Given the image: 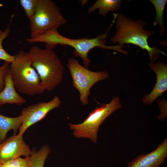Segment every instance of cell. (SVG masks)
I'll list each match as a JSON object with an SVG mask.
<instances>
[{
  "label": "cell",
  "instance_id": "cell-1",
  "mask_svg": "<svg viewBox=\"0 0 167 167\" xmlns=\"http://www.w3.org/2000/svg\"><path fill=\"white\" fill-rule=\"evenodd\" d=\"M113 19L115 20L116 31L111 38V41L122 48L125 44L136 45L148 53L151 63L157 59L160 53L165 55L156 46L150 47L148 41L149 37L154 34V31L144 29L146 22L142 19L135 20L122 13L113 14Z\"/></svg>",
  "mask_w": 167,
  "mask_h": 167
},
{
  "label": "cell",
  "instance_id": "cell-2",
  "mask_svg": "<svg viewBox=\"0 0 167 167\" xmlns=\"http://www.w3.org/2000/svg\"><path fill=\"white\" fill-rule=\"evenodd\" d=\"M112 24L104 33L100 34L92 38H69L60 34L57 29H54L38 36L27 38L26 41L30 43H45L46 44V48L51 49L58 45L70 46L75 49L74 54L75 56L80 57L84 64V66L88 69L91 62L90 59L88 57V54L90 50L95 47L112 50V46L105 45L108 37V32Z\"/></svg>",
  "mask_w": 167,
  "mask_h": 167
},
{
  "label": "cell",
  "instance_id": "cell-3",
  "mask_svg": "<svg viewBox=\"0 0 167 167\" xmlns=\"http://www.w3.org/2000/svg\"><path fill=\"white\" fill-rule=\"evenodd\" d=\"M28 53L42 87L45 91H53L62 82L64 73V66L58 55L52 49L36 45L31 47Z\"/></svg>",
  "mask_w": 167,
  "mask_h": 167
},
{
  "label": "cell",
  "instance_id": "cell-4",
  "mask_svg": "<svg viewBox=\"0 0 167 167\" xmlns=\"http://www.w3.org/2000/svg\"><path fill=\"white\" fill-rule=\"evenodd\" d=\"M14 57L9 71L15 89L29 96L43 93L45 90L38 74L32 66L28 52L20 50Z\"/></svg>",
  "mask_w": 167,
  "mask_h": 167
},
{
  "label": "cell",
  "instance_id": "cell-5",
  "mask_svg": "<svg viewBox=\"0 0 167 167\" xmlns=\"http://www.w3.org/2000/svg\"><path fill=\"white\" fill-rule=\"evenodd\" d=\"M29 20L31 38L57 29L67 23L59 7L51 0H38L36 12Z\"/></svg>",
  "mask_w": 167,
  "mask_h": 167
},
{
  "label": "cell",
  "instance_id": "cell-6",
  "mask_svg": "<svg viewBox=\"0 0 167 167\" xmlns=\"http://www.w3.org/2000/svg\"><path fill=\"white\" fill-rule=\"evenodd\" d=\"M122 105L118 97L114 96L108 104L95 108L81 123H69L70 129L73 131L75 137L86 138L95 143L100 125L113 112L121 108Z\"/></svg>",
  "mask_w": 167,
  "mask_h": 167
},
{
  "label": "cell",
  "instance_id": "cell-7",
  "mask_svg": "<svg viewBox=\"0 0 167 167\" xmlns=\"http://www.w3.org/2000/svg\"><path fill=\"white\" fill-rule=\"evenodd\" d=\"M67 67L72 79L73 86L79 92L80 100L84 105L88 103V97L92 86L97 82L109 77L107 71H91L73 58L68 60Z\"/></svg>",
  "mask_w": 167,
  "mask_h": 167
},
{
  "label": "cell",
  "instance_id": "cell-8",
  "mask_svg": "<svg viewBox=\"0 0 167 167\" xmlns=\"http://www.w3.org/2000/svg\"><path fill=\"white\" fill-rule=\"evenodd\" d=\"M61 104L60 99L56 96L48 102H41L23 108L20 114L22 123L18 134L23 135L28 128L44 118L50 111L59 107Z\"/></svg>",
  "mask_w": 167,
  "mask_h": 167
},
{
  "label": "cell",
  "instance_id": "cell-9",
  "mask_svg": "<svg viewBox=\"0 0 167 167\" xmlns=\"http://www.w3.org/2000/svg\"><path fill=\"white\" fill-rule=\"evenodd\" d=\"M23 135L13 134L0 144V163L22 156H31L32 150L25 142Z\"/></svg>",
  "mask_w": 167,
  "mask_h": 167
},
{
  "label": "cell",
  "instance_id": "cell-10",
  "mask_svg": "<svg viewBox=\"0 0 167 167\" xmlns=\"http://www.w3.org/2000/svg\"><path fill=\"white\" fill-rule=\"evenodd\" d=\"M167 156V139L165 138L156 148L148 154H141L128 162L127 167H160Z\"/></svg>",
  "mask_w": 167,
  "mask_h": 167
},
{
  "label": "cell",
  "instance_id": "cell-11",
  "mask_svg": "<svg viewBox=\"0 0 167 167\" xmlns=\"http://www.w3.org/2000/svg\"><path fill=\"white\" fill-rule=\"evenodd\" d=\"M156 75V81L152 92L144 95L142 99L143 103L148 105L153 102L167 89V65L160 61L148 65Z\"/></svg>",
  "mask_w": 167,
  "mask_h": 167
},
{
  "label": "cell",
  "instance_id": "cell-12",
  "mask_svg": "<svg viewBox=\"0 0 167 167\" xmlns=\"http://www.w3.org/2000/svg\"><path fill=\"white\" fill-rule=\"evenodd\" d=\"M4 82V89L0 93V107L6 104L20 105L26 103V100L16 92L9 71L5 76Z\"/></svg>",
  "mask_w": 167,
  "mask_h": 167
},
{
  "label": "cell",
  "instance_id": "cell-13",
  "mask_svg": "<svg viewBox=\"0 0 167 167\" xmlns=\"http://www.w3.org/2000/svg\"><path fill=\"white\" fill-rule=\"evenodd\" d=\"M22 123L20 115L15 117H11L0 113V144L6 138L8 132L11 130L14 131L13 134H16Z\"/></svg>",
  "mask_w": 167,
  "mask_h": 167
},
{
  "label": "cell",
  "instance_id": "cell-14",
  "mask_svg": "<svg viewBox=\"0 0 167 167\" xmlns=\"http://www.w3.org/2000/svg\"><path fill=\"white\" fill-rule=\"evenodd\" d=\"M122 0H97L88 10V13L96 10L98 14L103 16L106 15L110 11H116L121 8Z\"/></svg>",
  "mask_w": 167,
  "mask_h": 167
},
{
  "label": "cell",
  "instance_id": "cell-15",
  "mask_svg": "<svg viewBox=\"0 0 167 167\" xmlns=\"http://www.w3.org/2000/svg\"><path fill=\"white\" fill-rule=\"evenodd\" d=\"M51 152V148L47 145L43 146L38 150L34 149L30 156L29 167H44L46 160Z\"/></svg>",
  "mask_w": 167,
  "mask_h": 167
},
{
  "label": "cell",
  "instance_id": "cell-16",
  "mask_svg": "<svg viewBox=\"0 0 167 167\" xmlns=\"http://www.w3.org/2000/svg\"><path fill=\"white\" fill-rule=\"evenodd\" d=\"M154 6L156 12L153 25L154 26L159 24V34L161 37L164 36L165 27L163 22V14L167 0H150Z\"/></svg>",
  "mask_w": 167,
  "mask_h": 167
},
{
  "label": "cell",
  "instance_id": "cell-17",
  "mask_svg": "<svg viewBox=\"0 0 167 167\" xmlns=\"http://www.w3.org/2000/svg\"><path fill=\"white\" fill-rule=\"evenodd\" d=\"M30 157H21L0 163V167H29Z\"/></svg>",
  "mask_w": 167,
  "mask_h": 167
},
{
  "label": "cell",
  "instance_id": "cell-18",
  "mask_svg": "<svg viewBox=\"0 0 167 167\" xmlns=\"http://www.w3.org/2000/svg\"><path fill=\"white\" fill-rule=\"evenodd\" d=\"M10 29L8 27L4 31L0 33V60L9 62L10 63L13 61L14 55H11L7 53L3 48L2 42L8 36Z\"/></svg>",
  "mask_w": 167,
  "mask_h": 167
},
{
  "label": "cell",
  "instance_id": "cell-19",
  "mask_svg": "<svg viewBox=\"0 0 167 167\" xmlns=\"http://www.w3.org/2000/svg\"><path fill=\"white\" fill-rule=\"evenodd\" d=\"M19 2L27 17L29 20L30 19L36 12L38 0H20Z\"/></svg>",
  "mask_w": 167,
  "mask_h": 167
},
{
  "label": "cell",
  "instance_id": "cell-20",
  "mask_svg": "<svg viewBox=\"0 0 167 167\" xmlns=\"http://www.w3.org/2000/svg\"><path fill=\"white\" fill-rule=\"evenodd\" d=\"M10 63L4 61L2 65L0 66V93L4 87V77L6 73L9 71Z\"/></svg>",
  "mask_w": 167,
  "mask_h": 167
},
{
  "label": "cell",
  "instance_id": "cell-21",
  "mask_svg": "<svg viewBox=\"0 0 167 167\" xmlns=\"http://www.w3.org/2000/svg\"><path fill=\"white\" fill-rule=\"evenodd\" d=\"M81 2V4L82 6H84L88 2V0H81L79 1Z\"/></svg>",
  "mask_w": 167,
  "mask_h": 167
},
{
  "label": "cell",
  "instance_id": "cell-22",
  "mask_svg": "<svg viewBox=\"0 0 167 167\" xmlns=\"http://www.w3.org/2000/svg\"><path fill=\"white\" fill-rule=\"evenodd\" d=\"M2 31H2V30H0V33L2 32Z\"/></svg>",
  "mask_w": 167,
  "mask_h": 167
}]
</instances>
